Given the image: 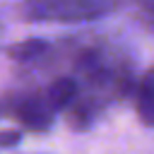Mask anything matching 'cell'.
Instances as JSON below:
<instances>
[{"instance_id":"obj_2","label":"cell","mask_w":154,"mask_h":154,"mask_svg":"<svg viewBox=\"0 0 154 154\" xmlns=\"http://www.w3.org/2000/svg\"><path fill=\"white\" fill-rule=\"evenodd\" d=\"M7 108L12 118H17L26 130L43 132L53 125V113L55 108L48 103L46 94H22L7 99Z\"/></svg>"},{"instance_id":"obj_4","label":"cell","mask_w":154,"mask_h":154,"mask_svg":"<svg viewBox=\"0 0 154 154\" xmlns=\"http://www.w3.org/2000/svg\"><path fill=\"white\" fill-rule=\"evenodd\" d=\"M137 116L144 125L154 128V67L147 72L137 91Z\"/></svg>"},{"instance_id":"obj_7","label":"cell","mask_w":154,"mask_h":154,"mask_svg":"<svg viewBox=\"0 0 154 154\" xmlns=\"http://www.w3.org/2000/svg\"><path fill=\"white\" fill-rule=\"evenodd\" d=\"M5 113H10V108H7V99H0V118H2Z\"/></svg>"},{"instance_id":"obj_3","label":"cell","mask_w":154,"mask_h":154,"mask_svg":"<svg viewBox=\"0 0 154 154\" xmlns=\"http://www.w3.org/2000/svg\"><path fill=\"white\" fill-rule=\"evenodd\" d=\"M46 99H48V103L55 111L70 108L75 103V99H77V82L72 77H58V79H53L48 84V89H46Z\"/></svg>"},{"instance_id":"obj_8","label":"cell","mask_w":154,"mask_h":154,"mask_svg":"<svg viewBox=\"0 0 154 154\" xmlns=\"http://www.w3.org/2000/svg\"><path fill=\"white\" fill-rule=\"evenodd\" d=\"M147 7H149V12H154V0H149V2H147Z\"/></svg>"},{"instance_id":"obj_6","label":"cell","mask_w":154,"mask_h":154,"mask_svg":"<svg viewBox=\"0 0 154 154\" xmlns=\"http://www.w3.org/2000/svg\"><path fill=\"white\" fill-rule=\"evenodd\" d=\"M22 142V130H0V149L17 147Z\"/></svg>"},{"instance_id":"obj_1","label":"cell","mask_w":154,"mask_h":154,"mask_svg":"<svg viewBox=\"0 0 154 154\" xmlns=\"http://www.w3.org/2000/svg\"><path fill=\"white\" fill-rule=\"evenodd\" d=\"M108 10V0H22V14L29 22H89Z\"/></svg>"},{"instance_id":"obj_5","label":"cell","mask_w":154,"mask_h":154,"mask_svg":"<svg viewBox=\"0 0 154 154\" xmlns=\"http://www.w3.org/2000/svg\"><path fill=\"white\" fill-rule=\"evenodd\" d=\"M48 51V41L46 38H26L19 43H12L7 48V58L17 60V63H31L36 58H41Z\"/></svg>"}]
</instances>
